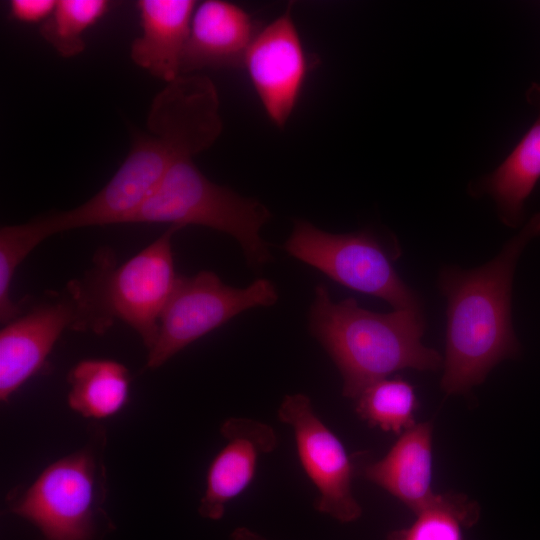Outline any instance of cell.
I'll return each instance as SVG.
<instances>
[{
  "instance_id": "cell-1",
  "label": "cell",
  "mask_w": 540,
  "mask_h": 540,
  "mask_svg": "<svg viewBox=\"0 0 540 540\" xmlns=\"http://www.w3.org/2000/svg\"><path fill=\"white\" fill-rule=\"evenodd\" d=\"M540 237V212L483 266L446 268L439 278L447 298L446 357L441 388L463 394L482 383L491 369L520 353L511 315L512 282L524 248Z\"/></svg>"
},
{
  "instance_id": "cell-2",
  "label": "cell",
  "mask_w": 540,
  "mask_h": 540,
  "mask_svg": "<svg viewBox=\"0 0 540 540\" xmlns=\"http://www.w3.org/2000/svg\"><path fill=\"white\" fill-rule=\"evenodd\" d=\"M309 328L336 364L342 394L350 399L370 384L405 368L436 371L441 355L422 344L425 329L421 310L376 313L354 298L332 301L327 287L316 286Z\"/></svg>"
},
{
  "instance_id": "cell-3",
  "label": "cell",
  "mask_w": 540,
  "mask_h": 540,
  "mask_svg": "<svg viewBox=\"0 0 540 540\" xmlns=\"http://www.w3.org/2000/svg\"><path fill=\"white\" fill-rule=\"evenodd\" d=\"M170 226L133 257L116 265L115 254L101 248L84 277L67 284L78 304L79 331L103 334L116 320L133 328L149 351L157 338L161 312L175 286Z\"/></svg>"
},
{
  "instance_id": "cell-4",
  "label": "cell",
  "mask_w": 540,
  "mask_h": 540,
  "mask_svg": "<svg viewBox=\"0 0 540 540\" xmlns=\"http://www.w3.org/2000/svg\"><path fill=\"white\" fill-rule=\"evenodd\" d=\"M104 430L73 454L47 466L6 499L9 511L33 524L42 540H104L114 529L104 503Z\"/></svg>"
},
{
  "instance_id": "cell-5",
  "label": "cell",
  "mask_w": 540,
  "mask_h": 540,
  "mask_svg": "<svg viewBox=\"0 0 540 540\" xmlns=\"http://www.w3.org/2000/svg\"><path fill=\"white\" fill-rule=\"evenodd\" d=\"M193 137L177 117L149 115L146 130L133 131L131 148L110 180L77 207L39 215L49 236L90 226L130 223L169 170L192 159Z\"/></svg>"
},
{
  "instance_id": "cell-6",
  "label": "cell",
  "mask_w": 540,
  "mask_h": 540,
  "mask_svg": "<svg viewBox=\"0 0 540 540\" xmlns=\"http://www.w3.org/2000/svg\"><path fill=\"white\" fill-rule=\"evenodd\" d=\"M269 210L255 199L208 179L192 159L173 166L130 223H165L183 228L205 226L236 239L247 262L260 267L271 260L260 231Z\"/></svg>"
},
{
  "instance_id": "cell-7",
  "label": "cell",
  "mask_w": 540,
  "mask_h": 540,
  "mask_svg": "<svg viewBox=\"0 0 540 540\" xmlns=\"http://www.w3.org/2000/svg\"><path fill=\"white\" fill-rule=\"evenodd\" d=\"M278 300L274 284L260 278L245 288L226 285L212 271L178 276L159 319L146 367L155 369L200 337L222 326L239 313L271 306Z\"/></svg>"
},
{
  "instance_id": "cell-8",
  "label": "cell",
  "mask_w": 540,
  "mask_h": 540,
  "mask_svg": "<svg viewBox=\"0 0 540 540\" xmlns=\"http://www.w3.org/2000/svg\"><path fill=\"white\" fill-rule=\"evenodd\" d=\"M284 248L337 283L381 298L394 310H421L416 294L401 280L388 253L369 232L331 234L307 221H297Z\"/></svg>"
},
{
  "instance_id": "cell-9",
  "label": "cell",
  "mask_w": 540,
  "mask_h": 540,
  "mask_svg": "<svg viewBox=\"0 0 540 540\" xmlns=\"http://www.w3.org/2000/svg\"><path fill=\"white\" fill-rule=\"evenodd\" d=\"M278 418L293 430L300 464L318 492L316 510L342 523L358 520L362 508L352 491V463L342 442L315 413L311 399L302 393L286 395Z\"/></svg>"
},
{
  "instance_id": "cell-10",
  "label": "cell",
  "mask_w": 540,
  "mask_h": 540,
  "mask_svg": "<svg viewBox=\"0 0 540 540\" xmlns=\"http://www.w3.org/2000/svg\"><path fill=\"white\" fill-rule=\"evenodd\" d=\"M242 66L268 118L284 128L299 101L309 69L292 17V4L258 31Z\"/></svg>"
},
{
  "instance_id": "cell-11",
  "label": "cell",
  "mask_w": 540,
  "mask_h": 540,
  "mask_svg": "<svg viewBox=\"0 0 540 540\" xmlns=\"http://www.w3.org/2000/svg\"><path fill=\"white\" fill-rule=\"evenodd\" d=\"M79 330L78 305L66 287L32 306L0 331V399L7 402L46 364L65 329Z\"/></svg>"
},
{
  "instance_id": "cell-12",
  "label": "cell",
  "mask_w": 540,
  "mask_h": 540,
  "mask_svg": "<svg viewBox=\"0 0 540 540\" xmlns=\"http://www.w3.org/2000/svg\"><path fill=\"white\" fill-rule=\"evenodd\" d=\"M224 447L212 460L206 488L198 507L210 520L223 517L227 504L253 481L259 458L273 452L278 443L272 426L246 417H230L220 428Z\"/></svg>"
},
{
  "instance_id": "cell-13",
  "label": "cell",
  "mask_w": 540,
  "mask_h": 540,
  "mask_svg": "<svg viewBox=\"0 0 540 540\" xmlns=\"http://www.w3.org/2000/svg\"><path fill=\"white\" fill-rule=\"evenodd\" d=\"M260 29L240 6L224 0L197 4L182 62V75L202 69L242 67Z\"/></svg>"
},
{
  "instance_id": "cell-14",
  "label": "cell",
  "mask_w": 540,
  "mask_h": 540,
  "mask_svg": "<svg viewBox=\"0 0 540 540\" xmlns=\"http://www.w3.org/2000/svg\"><path fill=\"white\" fill-rule=\"evenodd\" d=\"M525 96L537 111L535 121L495 170L468 187L473 197L489 196L501 222L511 228L523 223L526 200L540 180V83L531 84Z\"/></svg>"
},
{
  "instance_id": "cell-15",
  "label": "cell",
  "mask_w": 540,
  "mask_h": 540,
  "mask_svg": "<svg viewBox=\"0 0 540 540\" xmlns=\"http://www.w3.org/2000/svg\"><path fill=\"white\" fill-rule=\"evenodd\" d=\"M141 35L131 44L132 61L169 83L182 75V62L197 2L139 0Z\"/></svg>"
},
{
  "instance_id": "cell-16",
  "label": "cell",
  "mask_w": 540,
  "mask_h": 540,
  "mask_svg": "<svg viewBox=\"0 0 540 540\" xmlns=\"http://www.w3.org/2000/svg\"><path fill=\"white\" fill-rule=\"evenodd\" d=\"M362 474L415 514L431 506L439 495L432 490V423L405 430L389 452L367 465Z\"/></svg>"
},
{
  "instance_id": "cell-17",
  "label": "cell",
  "mask_w": 540,
  "mask_h": 540,
  "mask_svg": "<svg viewBox=\"0 0 540 540\" xmlns=\"http://www.w3.org/2000/svg\"><path fill=\"white\" fill-rule=\"evenodd\" d=\"M68 404L83 417L103 419L119 412L129 397L130 374L109 359H85L68 373Z\"/></svg>"
},
{
  "instance_id": "cell-18",
  "label": "cell",
  "mask_w": 540,
  "mask_h": 540,
  "mask_svg": "<svg viewBox=\"0 0 540 540\" xmlns=\"http://www.w3.org/2000/svg\"><path fill=\"white\" fill-rule=\"evenodd\" d=\"M355 400L357 415L372 427L399 435L416 424L418 401L414 388L400 377L370 384Z\"/></svg>"
},
{
  "instance_id": "cell-19",
  "label": "cell",
  "mask_w": 540,
  "mask_h": 540,
  "mask_svg": "<svg viewBox=\"0 0 540 540\" xmlns=\"http://www.w3.org/2000/svg\"><path fill=\"white\" fill-rule=\"evenodd\" d=\"M479 513L478 504L465 495L439 494L412 525L392 531L388 540H463V528L474 525Z\"/></svg>"
},
{
  "instance_id": "cell-20",
  "label": "cell",
  "mask_w": 540,
  "mask_h": 540,
  "mask_svg": "<svg viewBox=\"0 0 540 540\" xmlns=\"http://www.w3.org/2000/svg\"><path fill=\"white\" fill-rule=\"evenodd\" d=\"M109 6L106 0H58L41 24L40 34L61 57H75L85 49V32L105 15Z\"/></svg>"
},
{
  "instance_id": "cell-21",
  "label": "cell",
  "mask_w": 540,
  "mask_h": 540,
  "mask_svg": "<svg viewBox=\"0 0 540 540\" xmlns=\"http://www.w3.org/2000/svg\"><path fill=\"white\" fill-rule=\"evenodd\" d=\"M38 217L24 223L0 228V322L9 323L22 312L10 297L12 280L18 266L43 240L48 238Z\"/></svg>"
},
{
  "instance_id": "cell-22",
  "label": "cell",
  "mask_w": 540,
  "mask_h": 540,
  "mask_svg": "<svg viewBox=\"0 0 540 540\" xmlns=\"http://www.w3.org/2000/svg\"><path fill=\"white\" fill-rule=\"evenodd\" d=\"M55 0H12L9 8L13 19L22 23L41 24L51 15Z\"/></svg>"
},
{
  "instance_id": "cell-23",
  "label": "cell",
  "mask_w": 540,
  "mask_h": 540,
  "mask_svg": "<svg viewBox=\"0 0 540 540\" xmlns=\"http://www.w3.org/2000/svg\"><path fill=\"white\" fill-rule=\"evenodd\" d=\"M231 540H265L260 535L245 527H239L231 534Z\"/></svg>"
}]
</instances>
